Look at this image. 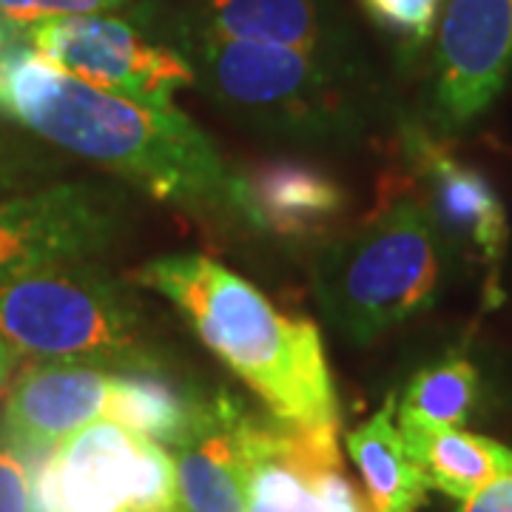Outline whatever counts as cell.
Instances as JSON below:
<instances>
[{
	"label": "cell",
	"mask_w": 512,
	"mask_h": 512,
	"mask_svg": "<svg viewBox=\"0 0 512 512\" xmlns=\"http://www.w3.org/2000/svg\"><path fill=\"white\" fill-rule=\"evenodd\" d=\"M0 512H35L32 467L0 421Z\"/></svg>",
	"instance_id": "ffe728a7"
},
{
	"label": "cell",
	"mask_w": 512,
	"mask_h": 512,
	"mask_svg": "<svg viewBox=\"0 0 512 512\" xmlns=\"http://www.w3.org/2000/svg\"><path fill=\"white\" fill-rule=\"evenodd\" d=\"M399 151L407 165V183L419 194L441 237L456 256L484 268L487 291H498L510 222L495 185L419 123L399 126Z\"/></svg>",
	"instance_id": "8fae6325"
},
{
	"label": "cell",
	"mask_w": 512,
	"mask_h": 512,
	"mask_svg": "<svg viewBox=\"0 0 512 512\" xmlns=\"http://www.w3.org/2000/svg\"><path fill=\"white\" fill-rule=\"evenodd\" d=\"M458 512H512V470L464 498Z\"/></svg>",
	"instance_id": "603a6c76"
},
{
	"label": "cell",
	"mask_w": 512,
	"mask_h": 512,
	"mask_svg": "<svg viewBox=\"0 0 512 512\" xmlns=\"http://www.w3.org/2000/svg\"><path fill=\"white\" fill-rule=\"evenodd\" d=\"M137 282L168 299L205 348L265 404L299 430H339V399L319 328L293 316L205 254H165Z\"/></svg>",
	"instance_id": "7a4b0ae2"
},
{
	"label": "cell",
	"mask_w": 512,
	"mask_h": 512,
	"mask_svg": "<svg viewBox=\"0 0 512 512\" xmlns=\"http://www.w3.org/2000/svg\"><path fill=\"white\" fill-rule=\"evenodd\" d=\"M120 365L37 362L9 387L3 427L26 456H46L92 421L109 419Z\"/></svg>",
	"instance_id": "4fadbf2b"
},
{
	"label": "cell",
	"mask_w": 512,
	"mask_h": 512,
	"mask_svg": "<svg viewBox=\"0 0 512 512\" xmlns=\"http://www.w3.org/2000/svg\"><path fill=\"white\" fill-rule=\"evenodd\" d=\"M430 60V114L444 134L473 126L512 74V0H441Z\"/></svg>",
	"instance_id": "30bf717a"
},
{
	"label": "cell",
	"mask_w": 512,
	"mask_h": 512,
	"mask_svg": "<svg viewBox=\"0 0 512 512\" xmlns=\"http://www.w3.org/2000/svg\"><path fill=\"white\" fill-rule=\"evenodd\" d=\"M126 202L94 183H55L0 197V285L37 268L92 259L123 234Z\"/></svg>",
	"instance_id": "ba28073f"
},
{
	"label": "cell",
	"mask_w": 512,
	"mask_h": 512,
	"mask_svg": "<svg viewBox=\"0 0 512 512\" xmlns=\"http://www.w3.org/2000/svg\"><path fill=\"white\" fill-rule=\"evenodd\" d=\"M35 512H185L174 458L143 433L92 421L32 473Z\"/></svg>",
	"instance_id": "8992f818"
},
{
	"label": "cell",
	"mask_w": 512,
	"mask_h": 512,
	"mask_svg": "<svg viewBox=\"0 0 512 512\" xmlns=\"http://www.w3.org/2000/svg\"><path fill=\"white\" fill-rule=\"evenodd\" d=\"M194 86L234 120L288 140H353L365 128L362 63L220 37L165 40Z\"/></svg>",
	"instance_id": "277c9868"
},
{
	"label": "cell",
	"mask_w": 512,
	"mask_h": 512,
	"mask_svg": "<svg viewBox=\"0 0 512 512\" xmlns=\"http://www.w3.org/2000/svg\"><path fill=\"white\" fill-rule=\"evenodd\" d=\"M456 251L404 180L353 228L313 256V296L339 336L367 345L430 311Z\"/></svg>",
	"instance_id": "3957f363"
},
{
	"label": "cell",
	"mask_w": 512,
	"mask_h": 512,
	"mask_svg": "<svg viewBox=\"0 0 512 512\" xmlns=\"http://www.w3.org/2000/svg\"><path fill=\"white\" fill-rule=\"evenodd\" d=\"M348 205L336 177L302 160L276 157L234 171L237 220L276 239H316L330 234Z\"/></svg>",
	"instance_id": "5bb4252c"
},
{
	"label": "cell",
	"mask_w": 512,
	"mask_h": 512,
	"mask_svg": "<svg viewBox=\"0 0 512 512\" xmlns=\"http://www.w3.org/2000/svg\"><path fill=\"white\" fill-rule=\"evenodd\" d=\"M402 436L427 487L456 501L470 498L484 484L512 470L510 447L487 436L467 433L461 427H441V430L402 427Z\"/></svg>",
	"instance_id": "e0dca14e"
},
{
	"label": "cell",
	"mask_w": 512,
	"mask_h": 512,
	"mask_svg": "<svg viewBox=\"0 0 512 512\" xmlns=\"http://www.w3.org/2000/svg\"><path fill=\"white\" fill-rule=\"evenodd\" d=\"M46 171L35 154L0 137V197L26 191L29 185L43 183Z\"/></svg>",
	"instance_id": "7402d4cb"
},
{
	"label": "cell",
	"mask_w": 512,
	"mask_h": 512,
	"mask_svg": "<svg viewBox=\"0 0 512 512\" xmlns=\"http://www.w3.org/2000/svg\"><path fill=\"white\" fill-rule=\"evenodd\" d=\"M478 382L476 365L461 353H450L433 365L421 367L404 387L402 399H396L399 427H461L476 410Z\"/></svg>",
	"instance_id": "ac0fdd59"
},
{
	"label": "cell",
	"mask_w": 512,
	"mask_h": 512,
	"mask_svg": "<svg viewBox=\"0 0 512 512\" xmlns=\"http://www.w3.org/2000/svg\"><path fill=\"white\" fill-rule=\"evenodd\" d=\"M140 15L163 40H248L362 63L359 43L339 0H177L151 18L146 12Z\"/></svg>",
	"instance_id": "7c38bea8"
},
{
	"label": "cell",
	"mask_w": 512,
	"mask_h": 512,
	"mask_svg": "<svg viewBox=\"0 0 512 512\" xmlns=\"http://www.w3.org/2000/svg\"><path fill=\"white\" fill-rule=\"evenodd\" d=\"M0 117L151 200L237 217L234 168L185 111L103 92L57 69L29 43L0 52Z\"/></svg>",
	"instance_id": "6da1fadb"
},
{
	"label": "cell",
	"mask_w": 512,
	"mask_h": 512,
	"mask_svg": "<svg viewBox=\"0 0 512 512\" xmlns=\"http://www.w3.org/2000/svg\"><path fill=\"white\" fill-rule=\"evenodd\" d=\"M245 404L228 390L208 396L200 424L174 450L185 512H248V473L242 450Z\"/></svg>",
	"instance_id": "9a60e30c"
},
{
	"label": "cell",
	"mask_w": 512,
	"mask_h": 512,
	"mask_svg": "<svg viewBox=\"0 0 512 512\" xmlns=\"http://www.w3.org/2000/svg\"><path fill=\"white\" fill-rule=\"evenodd\" d=\"M367 18L390 35L407 55H416L433 37L441 0H359Z\"/></svg>",
	"instance_id": "d6986e66"
},
{
	"label": "cell",
	"mask_w": 512,
	"mask_h": 512,
	"mask_svg": "<svg viewBox=\"0 0 512 512\" xmlns=\"http://www.w3.org/2000/svg\"><path fill=\"white\" fill-rule=\"evenodd\" d=\"M131 0H0V18L15 23L20 29L49 18L69 15H94L126 9Z\"/></svg>",
	"instance_id": "44dd1931"
},
{
	"label": "cell",
	"mask_w": 512,
	"mask_h": 512,
	"mask_svg": "<svg viewBox=\"0 0 512 512\" xmlns=\"http://www.w3.org/2000/svg\"><path fill=\"white\" fill-rule=\"evenodd\" d=\"M26 43L66 74L143 106L171 109L177 92L194 86L185 57L140 12L40 20L26 26Z\"/></svg>",
	"instance_id": "52a82bcc"
},
{
	"label": "cell",
	"mask_w": 512,
	"mask_h": 512,
	"mask_svg": "<svg viewBox=\"0 0 512 512\" xmlns=\"http://www.w3.org/2000/svg\"><path fill=\"white\" fill-rule=\"evenodd\" d=\"M20 362V353L6 339H0V393L12 382V373Z\"/></svg>",
	"instance_id": "cb8c5ba5"
},
{
	"label": "cell",
	"mask_w": 512,
	"mask_h": 512,
	"mask_svg": "<svg viewBox=\"0 0 512 512\" xmlns=\"http://www.w3.org/2000/svg\"><path fill=\"white\" fill-rule=\"evenodd\" d=\"M339 430H299L245 410L248 512H376L345 473Z\"/></svg>",
	"instance_id": "9c48e42d"
},
{
	"label": "cell",
	"mask_w": 512,
	"mask_h": 512,
	"mask_svg": "<svg viewBox=\"0 0 512 512\" xmlns=\"http://www.w3.org/2000/svg\"><path fill=\"white\" fill-rule=\"evenodd\" d=\"M0 339L37 362H154L143 302L92 259H69L0 285Z\"/></svg>",
	"instance_id": "5b68a950"
},
{
	"label": "cell",
	"mask_w": 512,
	"mask_h": 512,
	"mask_svg": "<svg viewBox=\"0 0 512 512\" xmlns=\"http://www.w3.org/2000/svg\"><path fill=\"white\" fill-rule=\"evenodd\" d=\"M348 453L365 481V495L376 512H416L427 504V481L404 444L396 421V396L345 436Z\"/></svg>",
	"instance_id": "2e32d148"
}]
</instances>
